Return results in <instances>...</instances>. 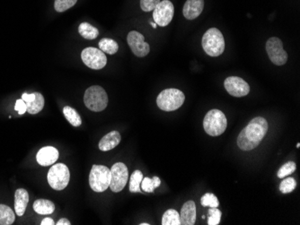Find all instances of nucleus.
Returning a JSON list of instances; mask_svg holds the SVG:
<instances>
[{
  "label": "nucleus",
  "instance_id": "nucleus-1",
  "mask_svg": "<svg viewBox=\"0 0 300 225\" xmlns=\"http://www.w3.org/2000/svg\"><path fill=\"white\" fill-rule=\"evenodd\" d=\"M268 131V122L265 118L257 117L251 120L239 134L237 145L243 151H251L257 147Z\"/></svg>",
  "mask_w": 300,
  "mask_h": 225
},
{
  "label": "nucleus",
  "instance_id": "nucleus-2",
  "mask_svg": "<svg viewBox=\"0 0 300 225\" xmlns=\"http://www.w3.org/2000/svg\"><path fill=\"white\" fill-rule=\"evenodd\" d=\"M201 44L204 51L211 57H219L225 50L223 35L217 28H211L204 34Z\"/></svg>",
  "mask_w": 300,
  "mask_h": 225
},
{
  "label": "nucleus",
  "instance_id": "nucleus-3",
  "mask_svg": "<svg viewBox=\"0 0 300 225\" xmlns=\"http://www.w3.org/2000/svg\"><path fill=\"white\" fill-rule=\"evenodd\" d=\"M185 95L179 89L169 88L162 91L157 98L158 108L165 111H176L185 103Z\"/></svg>",
  "mask_w": 300,
  "mask_h": 225
},
{
  "label": "nucleus",
  "instance_id": "nucleus-4",
  "mask_svg": "<svg viewBox=\"0 0 300 225\" xmlns=\"http://www.w3.org/2000/svg\"><path fill=\"white\" fill-rule=\"evenodd\" d=\"M227 120L226 116L220 110H212L205 116L203 127L205 132L212 137H219L227 128Z\"/></svg>",
  "mask_w": 300,
  "mask_h": 225
},
{
  "label": "nucleus",
  "instance_id": "nucleus-5",
  "mask_svg": "<svg viewBox=\"0 0 300 225\" xmlns=\"http://www.w3.org/2000/svg\"><path fill=\"white\" fill-rule=\"evenodd\" d=\"M84 103L90 111L96 112L103 111L107 107V93L104 88L98 85H94L85 91Z\"/></svg>",
  "mask_w": 300,
  "mask_h": 225
},
{
  "label": "nucleus",
  "instance_id": "nucleus-6",
  "mask_svg": "<svg viewBox=\"0 0 300 225\" xmlns=\"http://www.w3.org/2000/svg\"><path fill=\"white\" fill-rule=\"evenodd\" d=\"M111 171L104 165H94L89 175L90 187L95 192H104L110 187Z\"/></svg>",
  "mask_w": 300,
  "mask_h": 225
},
{
  "label": "nucleus",
  "instance_id": "nucleus-7",
  "mask_svg": "<svg viewBox=\"0 0 300 225\" xmlns=\"http://www.w3.org/2000/svg\"><path fill=\"white\" fill-rule=\"evenodd\" d=\"M70 170L65 164H55L48 173V182L55 190H63L70 183Z\"/></svg>",
  "mask_w": 300,
  "mask_h": 225
},
{
  "label": "nucleus",
  "instance_id": "nucleus-8",
  "mask_svg": "<svg viewBox=\"0 0 300 225\" xmlns=\"http://www.w3.org/2000/svg\"><path fill=\"white\" fill-rule=\"evenodd\" d=\"M81 58L86 67L94 70L104 69L107 63V57L105 54L97 48L89 47L82 51Z\"/></svg>",
  "mask_w": 300,
  "mask_h": 225
},
{
  "label": "nucleus",
  "instance_id": "nucleus-9",
  "mask_svg": "<svg viewBox=\"0 0 300 225\" xmlns=\"http://www.w3.org/2000/svg\"><path fill=\"white\" fill-rule=\"evenodd\" d=\"M266 51L271 61L274 65L282 66L288 61V53L283 49V44L280 39L272 37L266 42Z\"/></svg>",
  "mask_w": 300,
  "mask_h": 225
},
{
  "label": "nucleus",
  "instance_id": "nucleus-10",
  "mask_svg": "<svg viewBox=\"0 0 300 225\" xmlns=\"http://www.w3.org/2000/svg\"><path fill=\"white\" fill-rule=\"evenodd\" d=\"M111 171L110 187L113 192L118 193L124 189L129 179L127 166L123 163H117L112 165Z\"/></svg>",
  "mask_w": 300,
  "mask_h": 225
},
{
  "label": "nucleus",
  "instance_id": "nucleus-11",
  "mask_svg": "<svg viewBox=\"0 0 300 225\" xmlns=\"http://www.w3.org/2000/svg\"><path fill=\"white\" fill-rule=\"evenodd\" d=\"M174 14L173 5L169 0L160 1L153 10L155 23L161 27H166L173 20Z\"/></svg>",
  "mask_w": 300,
  "mask_h": 225
},
{
  "label": "nucleus",
  "instance_id": "nucleus-12",
  "mask_svg": "<svg viewBox=\"0 0 300 225\" xmlns=\"http://www.w3.org/2000/svg\"><path fill=\"white\" fill-rule=\"evenodd\" d=\"M144 40L145 37L139 31H131L128 35V44L135 56L137 57H146V55L149 53V45L145 42Z\"/></svg>",
  "mask_w": 300,
  "mask_h": 225
},
{
  "label": "nucleus",
  "instance_id": "nucleus-13",
  "mask_svg": "<svg viewBox=\"0 0 300 225\" xmlns=\"http://www.w3.org/2000/svg\"><path fill=\"white\" fill-rule=\"evenodd\" d=\"M227 92L234 97H244L250 92V86L241 77H227L224 83Z\"/></svg>",
  "mask_w": 300,
  "mask_h": 225
},
{
  "label": "nucleus",
  "instance_id": "nucleus-14",
  "mask_svg": "<svg viewBox=\"0 0 300 225\" xmlns=\"http://www.w3.org/2000/svg\"><path fill=\"white\" fill-rule=\"evenodd\" d=\"M58 150L53 146H45L39 151L36 160L42 166H50L58 159Z\"/></svg>",
  "mask_w": 300,
  "mask_h": 225
},
{
  "label": "nucleus",
  "instance_id": "nucleus-15",
  "mask_svg": "<svg viewBox=\"0 0 300 225\" xmlns=\"http://www.w3.org/2000/svg\"><path fill=\"white\" fill-rule=\"evenodd\" d=\"M204 0H187L185 2L183 13L188 20L196 19L203 11Z\"/></svg>",
  "mask_w": 300,
  "mask_h": 225
},
{
  "label": "nucleus",
  "instance_id": "nucleus-16",
  "mask_svg": "<svg viewBox=\"0 0 300 225\" xmlns=\"http://www.w3.org/2000/svg\"><path fill=\"white\" fill-rule=\"evenodd\" d=\"M180 221L183 225H193L196 221V206L193 201L185 203L180 214Z\"/></svg>",
  "mask_w": 300,
  "mask_h": 225
},
{
  "label": "nucleus",
  "instance_id": "nucleus-17",
  "mask_svg": "<svg viewBox=\"0 0 300 225\" xmlns=\"http://www.w3.org/2000/svg\"><path fill=\"white\" fill-rule=\"evenodd\" d=\"M122 140L121 134L118 131H112L107 135H105L104 138L99 142V149L103 152H107L112 149L115 148L119 145Z\"/></svg>",
  "mask_w": 300,
  "mask_h": 225
},
{
  "label": "nucleus",
  "instance_id": "nucleus-18",
  "mask_svg": "<svg viewBox=\"0 0 300 225\" xmlns=\"http://www.w3.org/2000/svg\"><path fill=\"white\" fill-rule=\"evenodd\" d=\"M29 202V194L25 189L19 188L15 194V210L18 216H23Z\"/></svg>",
  "mask_w": 300,
  "mask_h": 225
},
{
  "label": "nucleus",
  "instance_id": "nucleus-19",
  "mask_svg": "<svg viewBox=\"0 0 300 225\" xmlns=\"http://www.w3.org/2000/svg\"><path fill=\"white\" fill-rule=\"evenodd\" d=\"M34 209L39 214L47 215L51 214L55 210V205L53 202L47 199H38L34 204Z\"/></svg>",
  "mask_w": 300,
  "mask_h": 225
},
{
  "label": "nucleus",
  "instance_id": "nucleus-20",
  "mask_svg": "<svg viewBox=\"0 0 300 225\" xmlns=\"http://www.w3.org/2000/svg\"><path fill=\"white\" fill-rule=\"evenodd\" d=\"M35 99L31 103H26L27 111L30 114H37L44 107V98L43 94L39 92H35Z\"/></svg>",
  "mask_w": 300,
  "mask_h": 225
},
{
  "label": "nucleus",
  "instance_id": "nucleus-21",
  "mask_svg": "<svg viewBox=\"0 0 300 225\" xmlns=\"http://www.w3.org/2000/svg\"><path fill=\"white\" fill-rule=\"evenodd\" d=\"M78 33L83 38L86 40H95L99 35V31L96 27L88 23H82L78 27Z\"/></svg>",
  "mask_w": 300,
  "mask_h": 225
},
{
  "label": "nucleus",
  "instance_id": "nucleus-22",
  "mask_svg": "<svg viewBox=\"0 0 300 225\" xmlns=\"http://www.w3.org/2000/svg\"><path fill=\"white\" fill-rule=\"evenodd\" d=\"M16 220L15 213L9 206L0 205V225H11Z\"/></svg>",
  "mask_w": 300,
  "mask_h": 225
},
{
  "label": "nucleus",
  "instance_id": "nucleus-23",
  "mask_svg": "<svg viewBox=\"0 0 300 225\" xmlns=\"http://www.w3.org/2000/svg\"><path fill=\"white\" fill-rule=\"evenodd\" d=\"M99 48L104 53L105 52L110 55H113L119 50V45L112 39L104 38L102 39L99 42Z\"/></svg>",
  "mask_w": 300,
  "mask_h": 225
},
{
  "label": "nucleus",
  "instance_id": "nucleus-24",
  "mask_svg": "<svg viewBox=\"0 0 300 225\" xmlns=\"http://www.w3.org/2000/svg\"><path fill=\"white\" fill-rule=\"evenodd\" d=\"M163 225H181L180 214L176 210L169 209L166 211L162 218Z\"/></svg>",
  "mask_w": 300,
  "mask_h": 225
},
{
  "label": "nucleus",
  "instance_id": "nucleus-25",
  "mask_svg": "<svg viewBox=\"0 0 300 225\" xmlns=\"http://www.w3.org/2000/svg\"><path fill=\"white\" fill-rule=\"evenodd\" d=\"M63 114L67 118V120L73 126H79L82 123L80 116L77 113V111L73 109V108L70 107V106H66L63 109Z\"/></svg>",
  "mask_w": 300,
  "mask_h": 225
},
{
  "label": "nucleus",
  "instance_id": "nucleus-26",
  "mask_svg": "<svg viewBox=\"0 0 300 225\" xmlns=\"http://www.w3.org/2000/svg\"><path fill=\"white\" fill-rule=\"evenodd\" d=\"M143 179L142 172L137 170L135 171L132 175L131 176V180H130V191L132 193H139L141 191V181Z\"/></svg>",
  "mask_w": 300,
  "mask_h": 225
},
{
  "label": "nucleus",
  "instance_id": "nucleus-27",
  "mask_svg": "<svg viewBox=\"0 0 300 225\" xmlns=\"http://www.w3.org/2000/svg\"><path fill=\"white\" fill-rule=\"evenodd\" d=\"M160 184H161V180L158 177H154L153 179L143 178L140 186H141L142 190L145 191L146 193H153L155 188L159 187Z\"/></svg>",
  "mask_w": 300,
  "mask_h": 225
},
{
  "label": "nucleus",
  "instance_id": "nucleus-28",
  "mask_svg": "<svg viewBox=\"0 0 300 225\" xmlns=\"http://www.w3.org/2000/svg\"><path fill=\"white\" fill-rule=\"evenodd\" d=\"M200 203H201V206L204 207H219L220 206L218 198L215 195L211 194V193L204 195L200 199Z\"/></svg>",
  "mask_w": 300,
  "mask_h": 225
},
{
  "label": "nucleus",
  "instance_id": "nucleus-29",
  "mask_svg": "<svg viewBox=\"0 0 300 225\" xmlns=\"http://www.w3.org/2000/svg\"><path fill=\"white\" fill-rule=\"evenodd\" d=\"M296 164L294 162H288L284 165L281 166V169L278 171V177L280 179H283L287 176L292 174L296 171Z\"/></svg>",
  "mask_w": 300,
  "mask_h": 225
},
{
  "label": "nucleus",
  "instance_id": "nucleus-30",
  "mask_svg": "<svg viewBox=\"0 0 300 225\" xmlns=\"http://www.w3.org/2000/svg\"><path fill=\"white\" fill-rule=\"evenodd\" d=\"M77 0H55L54 3V8L57 12H65L74 7Z\"/></svg>",
  "mask_w": 300,
  "mask_h": 225
},
{
  "label": "nucleus",
  "instance_id": "nucleus-31",
  "mask_svg": "<svg viewBox=\"0 0 300 225\" xmlns=\"http://www.w3.org/2000/svg\"><path fill=\"white\" fill-rule=\"evenodd\" d=\"M222 213L218 207H211L208 210V225H218L220 224V220H221Z\"/></svg>",
  "mask_w": 300,
  "mask_h": 225
},
{
  "label": "nucleus",
  "instance_id": "nucleus-32",
  "mask_svg": "<svg viewBox=\"0 0 300 225\" xmlns=\"http://www.w3.org/2000/svg\"><path fill=\"white\" fill-rule=\"evenodd\" d=\"M296 186V180L293 178H288V179H285L284 180L281 181V185H280V190L283 194H289L295 189Z\"/></svg>",
  "mask_w": 300,
  "mask_h": 225
},
{
  "label": "nucleus",
  "instance_id": "nucleus-33",
  "mask_svg": "<svg viewBox=\"0 0 300 225\" xmlns=\"http://www.w3.org/2000/svg\"><path fill=\"white\" fill-rule=\"evenodd\" d=\"M160 0H140V8L144 12H150L154 10Z\"/></svg>",
  "mask_w": 300,
  "mask_h": 225
},
{
  "label": "nucleus",
  "instance_id": "nucleus-34",
  "mask_svg": "<svg viewBox=\"0 0 300 225\" xmlns=\"http://www.w3.org/2000/svg\"><path fill=\"white\" fill-rule=\"evenodd\" d=\"M15 110H16L20 115L24 114L27 111L26 103H25V102L22 99L17 100V101H16Z\"/></svg>",
  "mask_w": 300,
  "mask_h": 225
},
{
  "label": "nucleus",
  "instance_id": "nucleus-35",
  "mask_svg": "<svg viewBox=\"0 0 300 225\" xmlns=\"http://www.w3.org/2000/svg\"><path fill=\"white\" fill-rule=\"evenodd\" d=\"M35 92H34V93H31V94H28V93H23V95H22V100L24 101L25 103H31L32 101L35 99Z\"/></svg>",
  "mask_w": 300,
  "mask_h": 225
},
{
  "label": "nucleus",
  "instance_id": "nucleus-36",
  "mask_svg": "<svg viewBox=\"0 0 300 225\" xmlns=\"http://www.w3.org/2000/svg\"><path fill=\"white\" fill-rule=\"evenodd\" d=\"M42 225H53L56 224L55 223V221L51 219V218H45V219H43V221H42Z\"/></svg>",
  "mask_w": 300,
  "mask_h": 225
},
{
  "label": "nucleus",
  "instance_id": "nucleus-37",
  "mask_svg": "<svg viewBox=\"0 0 300 225\" xmlns=\"http://www.w3.org/2000/svg\"><path fill=\"white\" fill-rule=\"evenodd\" d=\"M57 225H70V221L68 220V219H66V218H62L59 221H58V222L56 223Z\"/></svg>",
  "mask_w": 300,
  "mask_h": 225
},
{
  "label": "nucleus",
  "instance_id": "nucleus-38",
  "mask_svg": "<svg viewBox=\"0 0 300 225\" xmlns=\"http://www.w3.org/2000/svg\"><path fill=\"white\" fill-rule=\"evenodd\" d=\"M150 24L152 25V27H153L154 29H156V28H157V26H158V24H157V23H150Z\"/></svg>",
  "mask_w": 300,
  "mask_h": 225
},
{
  "label": "nucleus",
  "instance_id": "nucleus-39",
  "mask_svg": "<svg viewBox=\"0 0 300 225\" xmlns=\"http://www.w3.org/2000/svg\"><path fill=\"white\" fill-rule=\"evenodd\" d=\"M140 225H149V223H146V222H144V223H140Z\"/></svg>",
  "mask_w": 300,
  "mask_h": 225
},
{
  "label": "nucleus",
  "instance_id": "nucleus-40",
  "mask_svg": "<svg viewBox=\"0 0 300 225\" xmlns=\"http://www.w3.org/2000/svg\"><path fill=\"white\" fill-rule=\"evenodd\" d=\"M299 146H300L299 143H297V145H296V147H297V148H299Z\"/></svg>",
  "mask_w": 300,
  "mask_h": 225
}]
</instances>
